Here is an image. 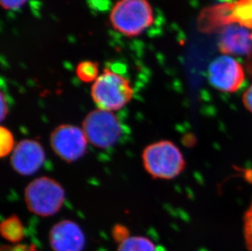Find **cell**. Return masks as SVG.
<instances>
[{
    "mask_svg": "<svg viewBox=\"0 0 252 251\" xmlns=\"http://www.w3.org/2000/svg\"><path fill=\"white\" fill-rule=\"evenodd\" d=\"M143 165L153 179L173 180L186 167L182 152L170 140H160L145 148L142 153Z\"/></svg>",
    "mask_w": 252,
    "mask_h": 251,
    "instance_id": "6da1fadb",
    "label": "cell"
},
{
    "mask_svg": "<svg viewBox=\"0 0 252 251\" xmlns=\"http://www.w3.org/2000/svg\"><path fill=\"white\" fill-rule=\"evenodd\" d=\"M128 79L111 69H105L93 83L91 95L98 109L117 111L126 106L133 97Z\"/></svg>",
    "mask_w": 252,
    "mask_h": 251,
    "instance_id": "7a4b0ae2",
    "label": "cell"
},
{
    "mask_svg": "<svg viewBox=\"0 0 252 251\" xmlns=\"http://www.w3.org/2000/svg\"><path fill=\"white\" fill-rule=\"evenodd\" d=\"M25 201L31 213L49 217L59 212L65 200L64 188L53 178L42 176L31 181L25 189Z\"/></svg>",
    "mask_w": 252,
    "mask_h": 251,
    "instance_id": "3957f363",
    "label": "cell"
},
{
    "mask_svg": "<svg viewBox=\"0 0 252 251\" xmlns=\"http://www.w3.org/2000/svg\"><path fill=\"white\" fill-rule=\"evenodd\" d=\"M110 22L124 35H139L153 24L154 12L148 0H119L111 11Z\"/></svg>",
    "mask_w": 252,
    "mask_h": 251,
    "instance_id": "277c9868",
    "label": "cell"
},
{
    "mask_svg": "<svg viewBox=\"0 0 252 251\" xmlns=\"http://www.w3.org/2000/svg\"><path fill=\"white\" fill-rule=\"evenodd\" d=\"M82 126L88 143L99 149L112 147L121 137V124L113 112L93 110L85 117Z\"/></svg>",
    "mask_w": 252,
    "mask_h": 251,
    "instance_id": "5b68a950",
    "label": "cell"
},
{
    "mask_svg": "<svg viewBox=\"0 0 252 251\" xmlns=\"http://www.w3.org/2000/svg\"><path fill=\"white\" fill-rule=\"evenodd\" d=\"M88 140L84 130L70 124L60 125L52 131L50 145L58 157L72 163L81 158L87 152Z\"/></svg>",
    "mask_w": 252,
    "mask_h": 251,
    "instance_id": "8992f818",
    "label": "cell"
},
{
    "mask_svg": "<svg viewBox=\"0 0 252 251\" xmlns=\"http://www.w3.org/2000/svg\"><path fill=\"white\" fill-rule=\"evenodd\" d=\"M208 79L213 88L225 93H237L245 81L242 64L227 55L219 57L210 64Z\"/></svg>",
    "mask_w": 252,
    "mask_h": 251,
    "instance_id": "52a82bcc",
    "label": "cell"
},
{
    "mask_svg": "<svg viewBox=\"0 0 252 251\" xmlns=\"http://www.w3.org/2000/svg\"><path fill=\"white\" fill-rule=\"evenodd\" d=\"M43 145L34 140L20 141L11 156V165L16 172L22 176H32L42 167L45 161Z\"/></svg>",
    "mask_w": 252,
    "mask_h": 251,
    "instance_id": "ba28073f",
    "label": "cell"
},
{
    "mask_svg": "<svg viewBox=\"0 0 252 251\" xmlns=\"http://www.w3.org/2000/svg\"><path fill=\"white\" fill-rule=\"evenodd\" d=\"M49 245L53 251H84L86 237L81 227L72 220L56 223L49 232Z\"/></svg>",
    "mask_w": 252,
    "mask_h": 251,
    "instance_id": "9c48e42d",
    "label": "cell"
},
{
    "mask_svg": "<svg viewBox=\"0 0 252 251\" xmlns=\"http://www.w3.org/2000/svg\"><path fill=\"white\" fill-rule=\"evenodd\" d=\"M219 48L224 55L248 56L252 53V33L242 25H230L222 32Z\"/></svg>",
    "mask_w": 252,
    "mask_h": 251,
    "instance_id": "30bf717a",
    "label": "cell"
},
{
    "mask_svg": "<svg viewBox=\"0 0 252 251\" xmlns=\"http://www.w3.org/2000/svg\"><path fill=\"white\" fill-rule=\"evenodd\" d=\"M1 236L12 244H19L25 237V227L16 215H12L2 221L0 225Z\"/></svg>",
    "mask_w": 252,
    "mask_h": 251,
    "instance_id": "8fae6325",
    "label": "cell"
},
{
    "mask_svg": "<svg viewBox=\"0 0 252 251\" xmlns=\"http://www.w3.org/2000/svg\"><path fill=\"white\" fill-rule=\"evenodd\" d=\"M117 251H157V248L146 237L131 236L119 244Z\"/></svg>",
    "mask_w": 252,
    "mask_h": 251,
    "instance_id": "7c38bea8",
    "label": "cell"
},
{
    "mask_svg": "<svg viewBox=\"0 0 252 251\" xmlns=\"http://www.w3.org/2000/svg\"><path fill=\"white\" fill-rule=\"evenodd\" d=\"M78 78L84 83L95 82L99 77L98 64L93 62H83L76 69Z\"/></svg>",
    "mask_w": 252,
    "mask_h": 251,
    "instance_id": "4fadbf2b",
    "label": "cell"
},
{
    "mask_svg": "<svg viewBox=\"0 0 252 251\" xmlns=\"http://www.w3.org/2000/svg\"><path fill=\"white\" fill-rule=\"evenodd\" d=\"M0 139H1L0 156L1 157H4L9 155L10 154H12L16 147L14 136L8 128L2 126L0 127Z\"/></svg>",
    "mask_w": 252,
    "mask_h": 251,
    "instance_id": "5bb4252c",
    "label": "cell"
},
{
    "mask_svg": "<svg viewBox=\"0 0 252 251\" xmlns=\"http://www.w3.org/2000/svg\"><path fill=\"white\" fill-rule=\"evenodd\" d=\"M243 237L248 251H252V200L243 216Z\"/></svg>",
    "mask_w": 252,
    "mask_h": 251,
    "instance_id": "9a60e30c",
    "label": "cell"
},
{
    "mask_svg": "<svg viewBox=\"0 0 252 251\" xmlns=\"http://www.w3.org/2000/svg\"><path fill=\"white\" fill-rule=\"evenodd\" d=\"M234 17L239 21H245L252 23V0H248L239 5L234 12Z\"/></svg>",
    "mask_w": 252,
    "mask_h": 251,
    "instance_id": "2e32d148",
    "label": "cell"
},
{
    "mask_svg": "<svg viewBox=\"0 0 252 251\" xmlns=\"http://www.w3.org/2000/svg\"><path fill=\"white\" fill-rule=\"evenodd\" d=\"M111 236H112L114 242L118 244H120L125 240L127 239L128 237H131L128 228L124 224H120V223H117L113 227Z\"/></svg>",
    "mask_w": 252,
    "mask_h": 251,
    "instance_id": "e0dca14e",
    "label": "cell"
},
{
    "mask_svg": "<svg viewBox=\"0 0 252 251\" xmlns=\"http://www.w3.org/2000/svg\"><path fill=\"white\" fill-rule=\"evenodd\" d=\"M0 251H40L35 245L16 244L12 246H2Z\"/></svg>",
    "mask_w": 252,
    "mask_h": 251,
    "instance_id": "ac0fdd59",
    "label": "cell"
},
{
    "mask_svg": "<svg viewBox=\"0 0 252 251\" xmlns=\"http://www.w3.org/2000/svg\"><path fill=\"white\" fill-rule=\"evenodd\" d=\"M27 0H1V4L5 9H17L25 4Z\"/></svg>",
    "mask_w": 252,
    "mask_h": 251,
    "instance_id": "d6986e66",
    "label": "cell"
},
{
    "mask_svg": "<svg viewBox=\"0 0 252 251\" xmlns=\"http://www.w3.org/2000/svg\"><path fill=\"white\" fill-rule=\"evenodd\" d=\"M242 100L247 110L252 114V84L245 91V93H243Z\"/></svg>",
    "mask_w": 252,
    "mask_h": 251,
    "instance_id": "ffe728a7",
    "label": "cell"
},
{
    "mask_svg": "<svg viewBox=\"0 0 252 251\" xmlns=\"http://www.w3.org/2000/svg\"><path fill=\"white\" fill-rule=\"evenodd\" d=\"M8 114V106L3 93H1V121H3Z\"/></svg>",
    "mask_w": 252,
    "mask_h": 251,
    "instance_id": "44dd1931",
    "label": "cell"
}]
</instances>
